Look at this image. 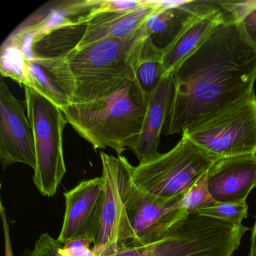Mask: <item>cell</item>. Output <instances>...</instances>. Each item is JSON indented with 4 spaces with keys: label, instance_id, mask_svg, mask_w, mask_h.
<instances>
[{
    "label": "cell",
    "instance_id": "6da1fadb",
    "mask_svg": "<svg viewBox=\"0 0 256 256\" xmlns=\"http://www.w3.org/2000/svg\"><path fill=\"white\" fill-rule=\"evenodd\" d=\"M167 134L186 128L254 92L256 49L226 18L173 74Z\"/></svg>",
    "mask_w": 256,
    "mask_h": 256
},
{
    "label": "cell",
    "instance_id": "7a4b0ae2",
    "mask_svg": "<svg viewBox=\"0 0 256 256\" xmlns=\"http://www.w3.org/2000/svg\"><path fill=\"white\" fill-rule=\"evenodd\" d=\"M148 98L132 79L106 98L73 103L61 110L68 124L94 149L112 148L121 156L140 134Z\"/></svg>",
    "mask_w": 256,
    "mask_h": 256
},
{
    "label": "cell",
    "instance_id": "3957f363",
    "mask_svg": "<svg viewBox=\"0 0 256 256\" xmlns=\"http://www.w3.org/2000/svg\"><path fill=\"white\" fill-rule=\"evenodd\" d=\"M248 230L196 212L178 220L154 242L120 246L115 256H233Z\"/></svg>",
    "mask_w": 256,
    "mask_h": 256
},
{
    "label": "cell",
    "instance_id": "277c9868",
    "mask_svg": "<svg viewBox=\"0 0 256 256\" xmlns=\"http://www.w3.org/2000/svg\"><path fill=\"white\" fill-rule=\"evenodd\" d=\"M146 35L144 24L128 38L103 40L72 52L68 60L76 80L74 103L106 98L134 79L130 55L136 43Z\"/></svg>",
    "mask_w": 256,
    "mask_h": 256
},
{
    "label": "cell",
    "instance_id": "5b68a950",
    "mask_svg": "<svg viewBox=\"0 0 256 256\" xmlns=\"http://www.w3.org/2000/svg\"><path fill=\"white\" fill-rule=\"evenodd\" d=\"M220 160L186 138L169 152L140 162L133 180L142 190L168 199H181Z\"/></svg>",
    "mask_w": 256,
    "mask_h": 256
},
{
    "label": "cell",
    "instance_id": "8992f818",
    "mask_svg": "<svg viewBox=\"0 0 256 256\" xmlns=\"http://www.w3.org/2000/svg\"><path fill=\"white\" fill-rule=\"evenodd\" d=\"M25 104L35 142L34 184L42 196L52 198L66 174L64 132L68 122L60 108L32 88H25Z\"/></svg>",
    "mask_w": 256,
    "mask_h": 256
},
{
    "label": "cell",
    "instance_id": "52a82bcc",
    "mask_svg": "<svg viewBox=\"0 0 256 256\" xmlns=\"http://www.w3.org/2000/svg\"><path fill=\"white\" fill-rule=\"evenodd\" d=\"M220 158L256 155V95L216 112L182 134Z\"/></svg>",
    "mask_w": 256,
    "mask_h": 256
},
{
    "label": "cell",
    "instance_id": "ba28073f",
    "mask_svg": "<svg viewBox=\"0 0 256 256\" xmlns=\"http://www.w3.org/2000/svg\"><path fill=\"white\" fill-rule=\"evenodd\" d=\"M106 185L101 228L94 250L126 246L136 239L128 216V202L134 185V168L122 156L100 152Z\"/></svg>",
    "mask_w": 256,
    "mask_h": 256
},
{
    "label": "cell",
    "instance_id": "9c48e42d",
    "mask_svg": "<svg viewBox=\"0 0 256 256\" xmlns=\"http://www.w3.org/2000/svg\"><path fill=\"white\" fill-rule=\"evenodd\" d=\"M66 212L58 240L62 245L76 240L96 242L101 228L106 185L102 176L82 181L64 193Z\"/></svg>",
    "mask_w": 256,
    "mask_h": 256
},
{
    "label": "cell",
    "instance_id": "30bf717a",
    "mask_svg": "<svg viewBox=\"0 0 256 256\" xmlns=\"http://www.w3.org/2000/svg\"><path fill=\"white\" fill-rule=\"evenodd\" d=\"M0 160L2 168L20 163L36 168L34 130L24 103L0 84Z\"/></svg>",
    "mask_w": 256,
    "mask_h": 256
},
{
    "label": "cell",
    "instance_id": "8fae6325",
    "mask_svg": "<svg viewBox=\"0 0 256 256\" xmlns=\"http://www.w3.org/2000/svg\"><path fill=\"white\" fill-rule=\"evenodd\" d=\"M180 199L151 194L134 182L128 202V216L136 239L128 245L142 246L157 240L182 217L188 215L179 208Z\"/></svg>",
    "mask_w": 256,
    "mask_h": 256
},
{
    "label": "cell",
    "instance_id": "7c38bea8",
    "mask_svg": "<svg viewBox=\"0 0 256 256\" xmlns=\"http://www.w3.org/2000/svg\"><path fill=\"white\" fill-rule=\"evenodd\" d=\"M206 176L210 192L217 203L246 200L256 188V155L220 158Z\"/></svg>",
    "mask_w": 256,
    "mask_h": 256
},
{
    "label": "cell",
    "instance_id": "4fadbf2b",
    "mask_svg": "<svg viewBox=\"0 0 256 256\" xmlns=\"http://www.w3.org/2000/svg\"><path fill=\"white\" fill-rule=\"evenodd\" d=\"M26 86L46 97L59 108L74 103L76 80L68 58L25 60Z\"/></svg>",
    "mask_w": 256,
    "mask_h": 256
},
{
    "label": "cell",
    "instance_id": "5bb4252c",
    "mask_svg": "<svg viewBox=\"0 0 256 256\" xmlns=\"http://www.w3.org/2000/svg\"><path fill=\"white\" fill-rule=\"evenodd\" d=\"M104 0H56L40 7L11 34L24 37L60 26L88 24Z\"/></svg>",
    "mask_w": 256,
    "mask_h": 256
},
{
    "label": "cell",
    "instance_id": "9a60e30c",
    "mask_svg": "<svg viewBox=\"0 0 256 256\" xmlns=\"http://www.w3.org/2000/svg\"><path fill=\"white\" fill-rule=\"evenodd\" d=\"M174 96L173 76L163 78L155 90L149 96L142 131L130 148L140 162L149 161L160 155L161 134L168 120Z\"/></svg>",
    "mask_w": 256,
    "mask_h": 256
},
{
    "label": "cell",
    "instance_id": "2e32d148",
    "mask_svg": "<svg viewBox=\"0 0 256 256\" xmlns=\"http://www.w3.org/2000/svg\"><path fill=\"white\" fill-rule=\"evenodd\" d=\"M162 4L163 1H145L140 8L132 11H98L88 23L86 34L78 49L103 40H124L132 36L143 28Z\"/></svg>",
    "mask_w": 256,
    "mask_h": 256
},
{
    "label": "cell",
    "instance_id": "e0dca14e",
    "mask_svg": "<svg viewBox=\"0 0 256 256\" xmlns=\"http://www.w3.org/2000/svg\"><path fill=\"white\" fill-rule=\"evenodd\" d=\"M224 20L226 16L218 6V1H210L208 8L196 16L164 49V77L173 76L181 64Z\"/></svg>",
    "mask_w": 256,
    "mask_h": 256
},
{
    "label": "cell",
    "instance_id": "ac0fdd59",
    "mask_svg": "<svg viewBox=\"0 0 256 256\" xmlns=\"http://www.w3.org/2000/svg\"><path fill=\"white\" fill-rule=\"evenodd\" d=\"M209 4L210 1H163L162 6L145 24L148 36L157 47L166 48Z\"/></svg>",
    "mask_w": 256,
    "mask_h": 256
},
{
    "label": "cell",
    "instance_id": "d6986e66",
    "mask_svg": "<svg viewBox=\"0 0 256 256\" xmlns=\"http://www.w3.org/2000/svg\"><path fill=\"white\" fill-rule=\"evenodd\" d=\"M163 56L164 49L157 47L148 34L132 50L130 62L134 80L148 96L164 78Z\"/></svg>",
    "mask_w": 256,
    "mask_h": 256
},
{
    "label": "cell",
    "instance_id": "ffe728a7",
    "mask_svg": "<svg viewBox=\"0 0 256 256\" xmlns=\"http://www.w3.org/2000/svg\"><path fill=\"white\" fill-rule=\"evenodd\" d=\"M197 214L226 224L241 226L248 217V205L246 200L216 203L210 208L199 210Z\"/></svg>",
    "mask_w": 256,
    "mask_h": 256
},
{
    "label": "cell",
    "instance_id": "44dd1931",
    "mask_svg": "<svg viewBox=\"0 0 256 256\" xmlns=\"http://www.w3.org/2000/svg\"><path fill=\"white\" fill-rule=\"evenodd\" d=\"M206 172L187 192L179 202V208L188 214H196L199 210L210 208L217 203L210 192Z\"/></svg>",
    "mask_w": 256,
    "mask_h": 256
},
{
    "label": "cell",
    "instance_id": "7402d4cb",
    "mask_svg": "<svg viewBox=\"0 0 256 256\" xmlns=\"http://www.w3.org/2000/svg\"><path fill=\"white\" fill-rule=\"evenodd\" d=\"M62 246L58 240L54 239L48 233H44L36 242L30 256H62L60 250Z\"/></svg>",
    "mask_w": 256,
    "mask_h": 256
},
{
    "label": "cell",
    "instance_id": "603a6c76",
    "mask_svg": "<svg viewBox=\"0 0 256 256\" xmlns=\"http://www.w3.org/2000/svg\"><path fill=\"white\" fill-rule=\"evenodd\" d=\"M92 244L86 240H76L62 246L60 252L62 256H100L91 248Z\"/></svg>",
    "mask_w": 256,
    "mask_h": 256
},
{
    "label": "cell",
    "instance_id": "cb8c5ba5",
    "mask_svg": "<svg viewBox=\"0 0 256 256\" xmlns=\"http://www.w3.org/2000/svg\"><path fill=\"white\" fill-rule=\"evenodd\" d=\"M238 26L246 40L256 49V6Z\"/></svg>",
    "mask_w": 256,
    "mask_h": 256
},
{
    "label": "cell",
    "instance_id": "d4e9b609",
    "mask_svg": "<svg viewBox=\"0 0 256 256\" xmlns=\"http://www.w3.org/2000/svg\"><path fill=\"white\" fill-rule=\"evenodd\" d=\"M144 0L137 1H116V0H104L100 11L102 12H125L132 11L140 8L144 4Z\"/></svg>",
    "mask_w": 256,
    "mask_h": 256
},
{
    "label": "cell",
    "instance_id": "484cf974",
    "mask_svg": "<svg viewBox=\"0 0 256 256\" xmlns=\"http://www.w3.org/2000/svg\"><path fill=\"white\" fill-rule=\"evenodd\" d=\"M248 256H256V218L254 226L252 228L250 252H248Z\"/></svg>",
    "mask_w": 256,
    "mask_h": 256
},
{
    "label": "cell",
    "instance_id": "4316f807",
    "mask_svg": "<svg viewBox=\"0 0 256 256\" xmlns=\"http://www.w3.org/2000/svg\"><path fill=\"white\" fill-rule=\"evenodd\" d=\"M118 248V247H109L96 252V253L100 256H115Z\"/></svg>",
    "mask_w": 256,
    "mask_h": 256
}]
</instances>
